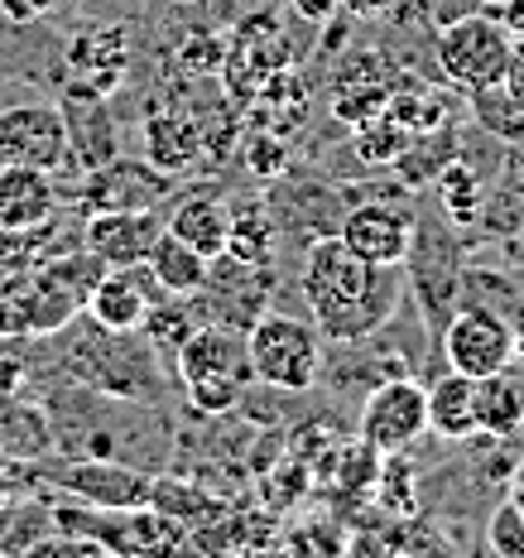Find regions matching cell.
<instances>
[{"label":"cell","instance_id":"31","mask_svg":"<svg viewBox=\"0 0 524 558\" xmlns=\"http://www.w3.org/2000/svg\"><path fill=\"white\" fill-rule=\"evenodd\" d=\"M289 5H294L304 20H313V25H328V20L337 15V5H342V0H289Z\"/></svg>","mask_w":524,"mask_h":558},{"label":"cell","instance_id":"29","mask_svg":"<svg viewBox=\"0 0 524 558\" xmlns=\"http://www.w3.org/2000/svg\"><path fill=\"white\" fill-rule=\"evenodd\" d=\"M500 92L524 111V39H515L510 49V63H505V77H500Z\"/></svg>","mask_w":524,"mask_h":558},{"label":"cell","instance_id":"3","mask_svg":"<svg viewBox=\"0 0 524 558\" xmlns=\"http://www.w3.org/2000/svg\"><path fill=\"white\" fill-rule=\"evenodd\" d=\"M246 356L251 376L275 390H313L322 371V337L313 318H294V313H260L246 328Z\"/></svg>","mask_w":524,"mask_h":558},{"label":"cell","instance_id":"27","mask_svg":"<svg viewBox=\"0 0 524 558\" xmlns=\"http://www.w3.org/2000/svg\"><path fill=\"white\" fill-rule=\"evenodd\" d=\"M58 0H0V25H34L44 20Z\"/></svg>","mask_w":524,"mask_h":558},{"label":"cell","instance_id":"1","mask_svg":"<svg viewBox=\"0 0 524 558\" xmlns=\"http://www.w3.org/2000/svg\"><path fill=\"white\" fill-rule=\"evenodd\" d=\"M304 299L322 342L352 347L386 328L400 304V279L390 265L361 260L342 236H322L308 246L304 260Z\"/></svg>","mask_w":524,"mask_h":558},{"label":"cell","instance_id":"13","mask_svg":"<svg viewBox=\"0 0 524 558\" xmlns=\"http://www.w3.org/2000/svg\"><path fill=\"white\" fill-rule=\"evenodd\" d=\"M58 111H63V125H68V159H77L83 169H101L107 159H115V116L107 107V97L68 87Z\"/></svg>","mask_w":524,"mask_h":558},{"label":"cell","instance_id":"24","mask_svg":"<svg viewBox=\"0 0 524 558\" xmlns=\"http://www.w3.org/2000/svg\"><path fill=\"white\" fill-rule=\"evenodd\" d=\"M410 131H404L400 121L390 116V107L380 116H370V121L356 125V159L361 165H394V159L404 155V145H410Z\"/></svg>","mask_w":524,"mask_h":558},{"label":"cell","instance_id":"9","mask_svg":"<svg viewBox=\"0 0 524 558\" xmlns=\"http://www.w3.org/2000/svg\"><path fill=\"white\" fill-rule=\"evenodd\" d=\"M337 236H342L361 260L400 270L414 251V217L404 213V207H390V203H361L342 217Z\"/></svg>","mask_w":524,"mask_h":558},{"label":"cell","instance_id":"2","mask_svg":"<svg viewBox=\"0 0 524 558\" xmlns=\"http://www.w3.org/2000/svg\"><path fill=\"white\" fill-rule=\"evenodd\" d=\"M179 376L188 386V404L197 414H227L236 410L241 390L251 380L246 337L227 323H197L193 337L179 347Z\"/></svg>","mask_w":524,"mask_h":558},{"label":"cell","instance_id":"11","mask_svg":"<svg viewBox=\"0 0 524 558\" xmlns=\"http://www.w3.org/2000/svg\"><path fill=\"white\" fill-rule=\"evenodd\" d=\"M58 486L73 492L77 501L107 506V510H135V506H149V496H155V482H149V476L121 468V462H107V458L58 468Z\"/></svg>","mask_w":524,"mask_h":558},{"label":"cell","instance_id":"6","mask_svg":"<svg viewBox=\"0 0 524 558\" xmlns=\"http://www.w3.org/2000/svg\"><path fill=\"white\" fill-rule=\"evenodd\" d=\"M418 434H428V390L418 380H386L361 404V444L380 458L410 452Z\"/></svg>","mask_w":524,"mask_h":558},{"label":"cell","instance_id":"33","mask_svg":"<svg viewBox=\"0 0 524 558\" xmlns=\"http://www.w3.org/2000/svg\"><path fill=\"white\" fill-rule=\"evenodd\" d=\"M510 501H515V506H524V458L515 462V468H510Z\"/></svg>","mask_w":524,"mask_h":558},{"label":"cell","instance_id":"5","mask_svg":"<svg viewBox=\"0 0 524 558\" xmlns=\"http://www.w3.org/2000/svg\"><path fill=\"white\" fill-rule=\"evenodd\" d=\"M442 356L458 376H496L515 366V323L486 304H467L442 323Z\"/></svg>","mask_w":524,"mask_h":558},{"label":"cell","instance_id":"4","mask_svg":"<svg viewBox=\"0 0 524 558\" xmlns=\"http://www.w3.org/2000/svg\"><path fill=\"white\" fill-rule=\"evenodd\" d=\"M510 49H515V39H510L491 10H467V15L438 25V68L462 92L500 87Z\"/></svg>","mask_w":524,"mask_h":558},{"label":"cell","instance_id":"25","mask_svg":"<svg viewBox=\"0 0 524 558\" xmlns=\"http://www.w3.org/2000/svg\"><path fill=\"white\" fill-rule=\"evenodd\" d=\"M486 539H491L496 554L505 558H524V506H515L505 496L496 510H491V525H486Z\"/></svg>","mask_w":524,"mask_h":558},{"label":"cell","instance_id":"32","mask_svg":"<svg viewBox=\"0 0 524 558\" xmlns=\"http://www.w3.org/2000/svg\"><path fill=\"white\" fill-rule=\"evenodd\" d=\"M505 169H510V193H520L524 197V149H510V155H505Z\"/></svg>","mask_w":524,"mask_h":558},{"label":"cell","instance_id":"10","mask_svg":"<svg viewBox=\"0 0 524 558\" xmlns=\"http://www.w3.org/2000/svg\"><path fill=\"white\" fill-rule=\"evenodd\" d=\"M169 193L173 173L155 165H115V159H107L101 169H87L83 207L87 213H139V207H155Z\"/></svg>","mask_w":524,"mask_h":558},{"label":"cell","instance_id":"28","mask_svg":"<svg viewBox=\"0 0 524 558\" xmlns=\"http://www.w3.org/2000/svg\"><path fill=\"white\" fill-rule=\"evenodd\" d=\"M251 165H255L260 179H275V173L284 169V145L270 140V135H260V140H255V149H251Z\"/></svg>","mask_w":524,"mask_h":558},{"label":"cell","instance_id":"20","mask_svg":"<svg viewBox=\"0 0 524 558\" xmlns=\"http://www.w3.org/2000/svg\"><path fill=\"white\" fill-rule=\"evenodd\" d=\"M472 390H476V380L472 376H458V371H448L442 380L428 386V428H434L438 438H452V444H462V438H476Z\"/></svg>","mask_w":524,"mask_h":558},{"label":"cell","instance_id":"26","mask_svg":"<svg viewBox=\"0 0 524 558\" xmlns=\"http://www.w3.org/2000/svg\"><path fill=\"white\" fill-rule=\"evenodd\" d=\"M386 107H390V87H361L352 97L337 101V116H342L346 125H361V121H370V116H380Z\"/></svg>","mask_w":524,"mask_h":558},{"label":"cell","instance_id":"15","mask_svg":"<svg viewBox=\"0 0 524 558\" xmlns=\"http://www.w3.org/2000/svg\"><path fill=\"white\" fill-rule=\"evenodd\" d=\"M68 63H73V73H77V87L107 97V92L121 83V73H125V34L121 29L83 34V39L68 44Z\"/></svg>","mask_w":524,"mask_h":558},{"label":"cell","instance_id":"7","mask_svg":"<svg viewBox=\"0 0 524 558\" xmlns=\"http://www.w3.org/2000/svg\"><path fill=\"white\" fill-rule=\"evenodd\" d=\"M0 165H20V169H63L68 165V125L58 107H5L0 111Z\"/></svg>","mask_w":524,"mask_h":558},{"label":"cell","instance_id":"8","mask_svg":"<svg viewBox=\"0 0 524 558\" xmlns=\"http://www.w3.org/2000/svg\"><path fill=\"white\" fill-rule=\"evenodd\" d=\"M159 299H169V289L149 275L145 260L125 265V270H101L97 284L87 289V318L111 337H131L139 332L149 304H159Z\"/></svg>","mask_w":524,"mask_h":558},{"label":"cell","instance_id":"14","mask_svg":"<svg viewBox=\"0 0 524 558\" xmlns=\"http://www.w3.org/2000/svg\"><path fill=\"white\" fill-rule=\"evenodd\" d=\"M58 193L44 169L0 165V236L5 231H39L53 217Z\"/></svg>","mask_w":524,"mask_h":558},{"label":"cell","instance_id":"21","mask_svg":"<svg viewBox=\"0 0 524 558\" xmlns=\"http://www.w3.org/2000/svg\"><path fill=\"white\" fill-rule=\"evenodd\" d=\"M438 203L452 222H476L486 207V179L472 165H442L438 169Z\"/></svg>","mask_w":524,"mask_h":558},{"label":"cell","instance_id":"19","mask_svg":"<svg viewBox=\"0 0 524 558\" xmlns=\"http://www.w3.org/2000/svg\"><path fill=\"white\" fill-rule=\"evenodd\" d=\"M472 404H476V434L515 438L524 428V386H520V380H510L505 371L476 380Z\"/></svg>","mask_w":524,"mask_h":558},{"label":"cell","instance_id":"22","mask_svg":"<svg viewBox=\"0 0 524 558\" xmlns=\"http://www.w3.org/2000/svg\"><path fill=\"white\" fill-rule=\"evenodd\" d=\"M227 255L241 265H270L275 255V227L260 207H241L231 213V227H227Z\"/></svg>","mask_w":524,"mask_h":558},{"label":"cell","instance_id":"23","mask_svg":"<svg viewBox=\"0 0 524 558\" xmlns=\"http://www.w3.org/2000/svg\"><path fill=\"white\" fill-rule=\"evenodd\" d=\"M197 323H203V318H193L188 299H183V294H169V299H159V304H149L145 323H139V332H145L155 347H164V352H179V347L193 337Z\"/></svg>","mask_w":524,"mask_h":558},{"label":"cell","instance_id":"30","mask_svg":"<svg viewBox=\"0 0 524 558\" xmlns=\"http://www.w3.org/2000/svg\"><path fill=\"white\" fill-rule=\"evenodd\" d=\"M486 10L505 25L510 39H524V0H496V5H486Z\"/></svg>","mask_w":524,"mask_h":558},{"label":"cell","instance_id":"18","mask_svg":"<svg viewBox=\"0 0 524 558\" xmlns=\"http://www.w3.org/2000/svg\"><path fill=\"white\" fill-rule=\"evenodd\" d=\"M179 241H188V246L203 255V260H221L227 255V227H231V213L217 203V197H183L179 207L169 213L164 222Z\"/></svg>","mask_w":524,"mask_h":558},{"label":"cell","instance_id":"34","mask_svg":"<svg viewBox=\"0 0 524 558\" xmlns=\"http://www.w3.org/2000/svg\"><path fill=\"white\" fill-rule=\"evenodd\" d=\"M390 0H352V10H361V15H366V10H386Z\"/></svg>","mask_w":524,"mask_h":558},{"label":"cell","instance_id":"12","mask_svg":"<svg viewBox=\"0 0 524 558\" xmlns=\"http://www.w3.org/2000/svg\"><path fill=\"white\" fill-rule=\"evenodd\" d=\"M159 236L155 207H139V213H92L83 227V246L97 255L107 270H125V265H139L149 255Z\"/></svg>","mask_w":524,"mask_h":558},{"label":"cell","instance_id":"17","mask_svg":"<svg viewBox=\"0 0 524 558\" xmlns=\"http://www.w3.org/2000/svg\"><path fill=\"white\" fill-rule=\"evenodd\" d=\"M145 155L155 169H164L179 179L183 169H193V159L203 155V135H197L193 116L183 111H159L145 121Z\"/></svg>","mask_w":524,"mask_h":558},{"label":"cell","instance_id":"35","mask_svg":"<svg viewBox=\"0 0 524 558\" xmlns=\"http://www.w3.org/2000/svg\"><path fill=\"white\" fill-rule=\"evenodd\" d=\"M515 362H524V318L515 323Z\"/></svg>","mask_w":524,"mask_h":558},{"label":"cell","instance_id":"16","mask_svg":"<svg viewBox=\"0 0 524 558\" xmlns=\"http://www.w3.org/2000/svg\"><path fill=\"white\" fill-rule=\"evenodd\" d=\"M145 265H149V275L169 289V294H183V299L203 294L207 275H212V260H203V255H197L188 241L173 236L169 227H159V236H155V246H149Z\"/></svg>","mask_w":524,"mask_h":558}]
</instances>
